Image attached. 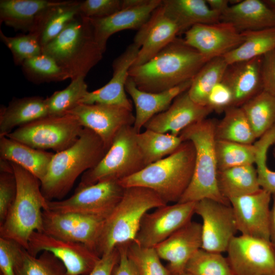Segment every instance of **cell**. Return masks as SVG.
Returning a JSON list of instances; mask_svg holds the SVG:
<instances>
[{
    "mask_svg": "<svg viewBox=\"0 0 275 275\" xmlns=\"http://www.w3.org/2000/svg\"><path fill=\"white\" fill-rule=\"evenodd\" d=\"M207 62L183 39L176 38L145 64L131 67L129 77L142 91L160 92L192 80Z\"/></svg>",
    "mask_w": 275,
    "mask_h": 275,
    "instance_id": "obj_1",
    "label": "cell"
},
{
    "mask_svg": "<svg viewBox=\"0 0 275 275\" xmlns=\"http://www.w3.org/2000/svg\"><path fill=\"white\" fill-rule=\"evenodd\" d=\"M107 151L101 138L84 128L72 145L54 154L46 174L40 181L44 198L47 201L62 200L78 177L96 166Z\"/></svg>",
    "mask_w": 275,
    "mask_h": 275,
    "instance_id": "obj_2",
    "label": "cell"
},
{
    "mask_svg": "<svg viewBox=\"0 0 275 275\" xmlns=\"http://www.w3.org/2000/svg\"><path fill=\"white\" fill-rule=\"evenodd\" d=\"M196 152L193 143L183 141L172 154L119 181L124 187L152 190L165 202H178L193 175Z\"/></svg>",
    "mask_w": 275,
    "mask_h": 275,
    "instance_id": "obj_3",
    "label": "cell"
},
{
    "mask_svg": "<svg viewBox=\"0 0 275 275\" xmlns=\"http://www.w3.org/2000/svg\"><path fill=\"white\" fill-rule=\"evenodd\" d=\"M11 163L16 181V195L0 226V237L28 250L31 235L43 232L42 213L48 209L47 200L41 191L40 180L19 166Z\"/></svg>",
    "mask_w": 275,
    "mask_h": 275,
    "instance_id": "obj_4",
    "label": "cell"
},
{
    "mask_svg": "<svg viewBox=\"0 0 275 275\" xmlns=\"http://www.w3.org/2000/svg\"><path fill=\"white\" fill-rule=\"evenodd\" d=\"M167 204L150 189L141 186L124 188L120 202L104 221L95 253L100 257L117 245L134 240L145 214Z\"/></svg>",
    "mask_w": 275,
    "mask_h": 275,
    "instance_id": "obj_5",
    "label": "cell"
},
{
    "mask_svg": "<svg viewBox=\"0 0 275 275\" xmlns=\"http://www.w3.org/2000/svg\"><path fill=\"white\" fill-rule=\"evenodd\" d=\"M216 123L214 120L206 118L186 128L179 134L183 141L193 143L196 156L191 180L178 202H196L209 199L230 205L222 195L218 185Z\"/></svg>",
    "mask_w": 275,
    "mask_h": 275,
    "instance_id": "obj_6",
    "label": "cell"
},
{
    "mask_svg": "<svg viewBox=\"0 0 275 275\" xmlns=\"http://www.w3.org/2000/svg\"><path fill=\"white\" fill-rule=\"evenodd\" d=\"M73 79L85 76L102 58L89 18L78 14L55 39L42 48Z\"/></svg>",
    "mask_w": 275,
    "mask_h": 275,
    "instance_id": "obj_7",
    "label": "cell"
},
{
    "mask_svg": "<svg viewBox=\"0 0 275 275\" xmlns=\"http://www.w3.org/2000/svg\"><path fill=\"white\" fill-rule=\"evenodd\" d=\"M137 133L133 126L122 127L98 164L82 175L78 186L107 180L119 181L146 167L137 142Z\"/></svg>",
    "mask_w": 275,
    "mask_h": 275,
    "instance_id": "obj_8",
    "label": "cell"
},
{
    "mask_svg": "<svg viewBox=\"0 0 275 275\" xmlns=\"http://www.w3.org/2000/svg\"><path fill=\"white\" fill-rule=\"evenodd\" d=\"M83 129L77 119L68 114L47 116L18 127L6 136L35 149L57 153L72 145Z\"/></svg>",
    "mask_w": 275,
    "mask_h": 275,
    "instance_id": "obj_9",
    "label": "cell"
},
{
    "mask_svg": "<svg viewBox=\"0 0 275 275\" xmlns=\"http://www.w3.org/2000/svg\"><path fill=\"white\" fill-rule=\"evenodd\" d=\"M124 190L119 181L112 180L77 186L74 194L66 199L47 201L48 209L105 220L120 202Z\"/></svg>",
    "mask_w": 275,
    "mask_h": 275,
    "instance_id": "obj_10",
    "label": "cell"
},
{
    "mask_svg": "<svg viewBox=\"0 0 275 275\" xmlns=\"http://www.w3.org/2000/svg\"><path fill=\"white\" fill-rule=\"evenodd\" d=\"M226 252L234 275H275V249L270 241L236 236Z\"/></svg>",
    "mask_w": 275,
    "mask_h": 275,
    "instance_id": "obj_11",
    "label": "cell"
},
{
    "mask_svg": "<svg viewBox=\"0 0 275 275\" xmlns=\"http://www.w3.org/2000/svg\"><path fill=\"white\" fill-rule=\"evenodd\" d=\"M195 213L202 219L201 249L213 252H226L238 232L231 205L204 199L196 202Z\"/></svg>",
    "mask_w": 275,
    "mask_h": 275,
    "instance_id": "obj_12",
    "label": "cell"
},
{
    "mask_svg": "<svg viewBox=\"0 0 275 275\" xmlns=\"http://www.w3.org/2000/svg\"><path fill=\"white\" fill-rule=\"evenodd\" d=\"M32 255L49 252L64 265L66 275H88L100 257L85 244L64 240L43 232H34L30 236L27 250Z\"/></svg>",
    "mask_w": 275,
    "mask_h": 275,
    "instance_id": "obj_13",
    "label": "cell"
},
{
    "mask_svg": "<svg viewBox=\"0 0 275 275\" xmlns=\"http://www.w3.org/2000/svg\"><path fill=\"white\" fill-rule=\"evenodd\" d=\"M196 202H177L158 207L144 216L134 240L139 244L154 248L191 221Z\"/></svg>",
    "mask_w": 275,
    "mask_h": 275,
    "instance_id": "obj_14",
    "label": "cell"
},
{
    "mask_svg": "<svg viewBox=\"0 0 275 275\" xmlns=\"http://www.w3.org/2000/svg\"><path fill=\"white\" fill-rule=\"evenodd\" d=\"M43 232L64 240L81 243L95 252L104 220L74 213L43 210Z\"/></svg>",
    "mask_w": 275,
    "mask_h": 275,
    "instance_id": "obj_15",
    "label": "cell"
},
{
    "mask_svg": "<svg viewBox=\"0 0 275 275\" xmlns=\"http://www.w3.org/2000/svg\"><path fill=\"white\" fill-rule=\"evenodd\" d=\"M68 114L75 116L84 128L96 133L107 151L118 131L125 126H133L135 121L132 110L115 104H79Z\"/></svg>",
    "mask_w": 275,
    "mask_h": 275,
    "instance_id": "obj_16",
    "label": "cell"
},
{
    "mask_svg": "<svg viewBox=\"0 0 275 275\" xmlns=\"http://www.w3.org/2000/svg\"><path fill=\"white\" fill-rule=\"evenodd\" d=\"M184 42L208 61L223 57L239 46L243 37L232 24L219 21L210 24H198L185 33Z\"/></svg>",
    "mask_w": 275,
    "mask_h": 275,
    "instance_id": "obj_17",
    "label": "cell"
},
{
    "mask_svg": "<svg viewBox=\"0 0 275 275\" xmlns=\"http://www.w3.org/2000/svg\"><path fill=\"white\" fill-rule=\"evenodd\" d=\"M271 199V194L261 188L229 200L238 232L241 235L270 241Z\"/></svg>",
    "mask_w": 275,
    "mask_h": 275,
    "instance_id": "obj_18",
    "label": "cell"
},
{
    "mask_svg": "<svg viewBox=\"0 0 275 275\" xmlns=\"http://www.w3.org/2000/svg\"><path fill=\"white\" fill-rule=\"evenodd\" d=\"M178 34L177 25L166 14L161 4L134 37L133 42L140 48L131 67L141 65L151 60L177 38Z\"/></svg>",
    "mask_w": 275,
    "mask_h": 275,
    "instance_id": "obj_19",
    "label": "cell"
},
{
    "mask_svg": "<svg viewBox=\"0 0 275 275\" xmlns=\"http://www.w3.org/2000/svg\"><path fill=\"white\" fill-rule=\"evenodd\" d=\"M202 225L190 221L155 248L172 275H182L189 260L202 248Z\"/></svg>",
    "mask_w": 275,
    "mask_h": 275,
    "instance_id": "obj_20",
    "label": "cell"
},
{
    "mask_svg": "<svg viewBox=\"0 0 275 275\" xmlns=\"http://www.w3.org/2000/svg\"><path fill=\"white\" fill-rule=\"evenodd\" d=\"M212 112L208 106L193 101L186 91L177 96L167 109L151 119L144 128L179 136L186 128L206 119Z\"/></svg>",
    "mask_w": 275,
    "mask_h": 275,
    "instance_id": "obj_21",
    "label": "cell"
},
{
    "mask_svg": "<svg viewBox=\"0 0 275 275\" xmlns=\"http://www.w3.org/2000/svg\"><path fill=\"white\" fill-rule=\"evenodd\" d=\"M140 48L133 42L130 44L113 62V73L111 80L102 87L93 91H88L80 104H115L132 111V103L125 93V85L129 77V70Z\"/></svg>",
    "mask_w": 275,
    "mask_h": 275,
    "instance_id": "obj_22",
    "label": "cell"
},
{
    "mask_svg": "<svg viewBox=\"0 0 275 275\" xmlns=\"http://www.w3.org/2000/svg\"><path fill=\"white\" fill-rule=\"evenodd\" d=\"M161 0H146L137 6L122 9L102 18H89L95 40L104 53L109 38L125 30H139L148 20Z\"/></svg>",
    "mask_w": 275,
    "mask_h": 275,
    "instance_id": "obj_23",
    "label": "cell"
},
{
    "mask_svg": "<svg viewBox=\"0 0 275 275\" xmlns=\"http://www.w3.org/2000/svg\"><path fill=\"white\" fill-rule=\"evenodd\" d=\"M192 80L160 92H148L140 90L129 77L125 91L130 95L135 106V121L133 127L139 133L141 129L154 116L166 111L174 99L187 91Z\"/></svg>",
    "mask_w": 275,
    "mask_h": 275,
    "instance_id": "obj_24",
    "label": "cell"
},
{
    "mask_svg": "<svg viewBox=\"0 0 275 275\" xmlns=\"http://www.w3.org/2000/svg\"><path fill=\"white\" fill-rule=\"evenodd\" d=\"M261 62L260 57L228 65L222 81L232 93L233 106H241L263 90Z\"/></svg>",
    "mask_w": 275,
    "mask_h": 275,
    "instance_id": "obj_25",
    "label": "cell"
},
{
    "mask_svg": "<svg viewBox=\"0 0 275 275\" xmlns=\"http://www.w3.org/2000/svg\"><path fill=\"white\" fill-rule=\"evenodd\" d=\"M220 21L231 23L240 32L260 30L275 27V12L263 1L244 0L230 5Z\"/></svg>",
    "mask_w": 275,
    "mask_h": 275,
    "instance_id": "obj_26",
    "label": "cell"
},
{
    "mask_svg": "<svg viewBox=\"0 0 275 275\" xmlns=\"http://www.w3.org/2000/svg\"><path fill=\"white\" fill-rule=\"evenodd\" d=\"M59 2L48 0H1V22L16 30L32 33L45 11L57 4Z\"/></svg>",
    "mask_w": 275,
    "mask_h": 275,
    "instance_id": "obj_27",
    "label": "cell"
},
{
    "mask_svg": "<svg viewBox=\"0 0 275 275\" xmlns=\"http://www.w3.org/2000/svg\"><path fill=\"white\" fill-rule=\"evenodd\" d=\"M54 155L37 149L7 136H0V158L22 167L41 181Z\"/></svg>",
    "mask_w": 275,
    "mask_h": 275,
    "instance_id": "obj_28",
    "label": "cell"
},
{
    "mask_svg": "<svg viewBox=\"0 0 275 275\" xmlns=\"http://www.w3.org/2000/svg\"><path fill=\"white\" fill-rule=\"evenodd\" d=\"M48 116L46 99L39 96L14 98L0 111V136Z\"/></svg>",
    "mask_w": 275,
    "mask_h": 275,
    "instance_id": "obj_29",
    "label": "cell"
},
{
    "mask_svg": "<svg viewBox=\"0 0 275 275\" xmlns=\"http://www.w3.org/2000/svg\"><path fill=\"white\" fill-rule=\"evenodd\" d=\"M166 14L177 25L179 34L198 24L220 21L221 14L211 10L205 0H163Z\"/></svg>",
    "mask_w": 275,
    "mask_h": 275,
    "instance_id": "obj_30",
    "label": "cell"
},
{
    "mask_svg": "<svg viewBox=\"0 0 275 275\" xmlns=\"http://www.w3.org/2000/svg\"><path fill=\"white\" fill-rule=\"evenodd\" d=\"M81 1H63L48 8L39 19L34 34L43 48L80 14Z\"/></svg>",
    "mask_w": 275,
    "mask_h": 275,
    "instance_id": "obj_31",
    "label": "cell"
},
{
    "mask_svg": "<svg viewBox=\"0 0 275 275\" xmlns=\"http://www.w3.org/2000/svg\"><path fill=\"white\" fill-rule=\"evenodd\" d=\"M255 164L234 167L218 172V185L222 195L230 199L259 190L260 186Z\"/></svg>",
    "mask_w": 275,
    "mask_h": 275,
    "instance_id": "obj_32",
    "label": "cell"
},
{
    "mask_svg": "<svg viewBox=\"0 0 275 275\" xmlns=\"http://www.w3.org/2000/svg\"><path fill=\"white\" fill-rule=\"evenodd\" d=\"M241 33L242 43L223 56L228 65L262 57L275 48V27Z\"/></svg>",
    "mask_w": 275,
    "mask_h": 275,
    "instance_id": "obj_33",
    "label": "cell"
},
{
    "mask_svg": "<svg viewBox=\"0 0 275 275\" xmlns=\"http://www.w3.org/2000/svg\"><path fill=\"white\" fill-rule=\"evenodd\" d=\"M215 135L216 140L245 144H253L257 140L243 109L235 106L226 109L223 118L216 122Z\"/></svg>",
    "mask_w": 275,
    "mask_h": 275,
    "instance_id": "obj_34",
    "label": "cell"
},
{
    "mask_svg": "<svg viewBox=\"0 0 275 275\" xmlns=\"http://www.w3.org/2000/svg\"><path fill=\"white\" fill-rule=\"evenodd\" d=\"M228 65L223 57L207 61L192 79L187 90L190 99L199 105L207 106L210 93L222 80Z\"/></svg>",
    "mask_w": 275,
    "mask_h": 275,
    "instance_id": "obj_35",
    "label": "cell"
},
{
    "mask_svg": "<svg viewBox=\"0 0 275 275\" xmlns=\"http://www.w3.org/2000/svg\"><path fill=\"white\" fill-rule=\"evenodd\" d=\"M240 107L257 139L275 125V96L263 90Z\"/></svg>",
    "mask_w": 275,
    "mask_h": 275,
    "instance_id": "obj_36",
    "label": "cell"
},
{
    "mask_svg": "<svg viewBox=\"0 0 275 275\" xmlns=\"http://www.w3.org/2000/svg\"><path fill=\"white\" fill-rule=\"evenodd\" d=\"M136 140L146 166L170 155L183 142L179 135L150 129L138 133Z\"/></svg>",
    "mask_w": 275,
    "mask_h": 275,
    "instance_id": "obj_37",
    "label": "cell"
},
{
    "mask_svg": "<svg viewBox=\"0 0 275 275\" xmlns=\"http://www.w3.org/2000/svg\"><path fill=\"white\" fill-rule=\"evenodd\" d=\"M16 275H66L63 263L51 253L44 251L39 257L22 248L17 261Z\"/></svg>",
    "mask_w": 275,
    "mask_h": 275,
    "instance_id": "obj_38",
    "label": "cell"
},
{
    "mask_svg": "<svg viewBox=\"0 0 275 275\" xmlns=\"http://www.w3.org/2000/svg\"><path fill=\"white\" fill-rule=\"evenodd\" d=\"M215 149L218 171L255 164L256 149L254 144L216 139Z\"/></svg>",
    "mask_w": 275,
    "mask_h": 275,
    "instance_id": "obj_39",
    "label": "cell"
},
{
    "mask_svg": "<svg viewBox=\"0 0 275 275\" xmlns=\"http://www.w3.org/2000/svg\"><path fill=\"white\" fill-rule=\"evenodd\" d=\"M88 92L85 77L79 76L71 80L64 89L54 92L46 98L48 116H63L80 104Z\"/></svg>",
    "mask_w": 275,
    "mask_h": 275,
    "instance_id": "obj_40",
    "label": "cell"
},
{
    "mask_svg": "<svg viewBox=\"0 0 275 275\" xmlns=\"http://www.w3.org/2000/svg\"><path fill=\"white\" fill-rule=\"evenodd\" d=\"M21 66L28 79L36 84L60 81L70 78L69 75L52 58L43 53L25 60Z\"/></svg>",
    "mask_w": 275,
    "mask_h": 275,
    "instance_id": "obj_41",
    "label": "cell"
},
{
    "mask_svg": "<svg viewBox=\"0 0 275 275\" xmlns=\"http://www.w3.org/2000/svg\"><path fill=\"white\" fill-rule=\"evenodd\" d=\"M126 253L136 275H172L161 263L155 248L143 246L133 240L128 243Z\"/></svg>",
    "mask_w": 275,
    "mask_h": 275,
    "instance_id": "obj_42",
    "label": "cell"
},
{
    "mask_svg": "<svg viewBox=\"0 0 275 275\" xmlns=\"http://www.w3.org/2000/svg\"><path fill=\"white\" fill-rule=\"evenodd\" d=\"M185 272L191 275H234L227 257L202 249L189 260Z\"/></svg>",
    "mask_w": 275,
    "mask_h": 275,
    "instance_id": "obj_43",
    "label": "cell"
},
{
    "mask_svg": "<svg viewBox=\"0 0 275 275\" xmlns=\"http://www.w3.org/2000/svg\"><path fill=\"white\" fill-rule=\"evenodd\" d=\"M256 147L255 165L261 188L271 195L275 193V171L267 165V154L270 147L275 144V125L258 139Z\"/></svg>",
    "mask_w": 275,
    "mask_h": 275,
    "instance_id": "obj_44",
    "label": "cell"
},
{
    "mask_svg": "<svg viewBox=\"0 0 275 275\" xmlns=\"http://www.w3.org/2000/svg\"><path fill=\"white\" fill-rule=\"evenodd\" d=\"M0 38L11 51L16 65H21L25 60L42 53V48L34 34L8 37L0 30Z\"/></svg>",
    "mask_w": 275,
    "mask_h": 275,
    "instance_id": "obj_45",
    "label": "cell"
},
{
    "mask_svg": "<svg viewBox=\"0 0 275 275\" xmlns=\"http://www.w3.org/2000/svg\"><path fill=\"white\" fill-rule=\"evenodd\" d=\"M122 0H86L81 1L80 14L88 18L108 17L121 10Z\"/></svg>",
    "mask_w": 275,
    "mask_h": 275,
    "instance_id": "obj_46",
    "label": "cell"
},
{
    "mask_svg": "<svg viewBox=\"0 0 275 275\" xmlns=\"http://www.w3.org/2000/svg\"><path fill=\"white\" fill-rule=\"evenodd\" d=\"M17 191L14 173H0V226L4 223Z\"/></svg>",
    "mask_w": 275,
    "mask_h": 275,
    "instance_id": "obj_47",
    "label": "cell"
},
{
    "mask_svg": "<svg viewBox=\"0 0 275 275\" xmlns=\"http://www.w3.org/2000/svg\"><path fill=\"white\" fill-rule=\"evenodd\" d=\"M22 248L12 240L0 237L1 275H16L15 267Z\"/></svg>",
    "mask_w": 275,
    "mask_h": 275,
    "instance_id": "obj_48",
    "label": "cell"
},
{
    "mask_svg": "<svg viewBox=\"0 0 275 275\" xmlns=\"http://www.w3.org/2000/svg\"><path fill=\"white\" fill-rule=\"evenodd\" d=\"M207 106L212 111L224 112L228 108L233 106V96L229 87L222 80L218 83L210 93Z\"/></svg>",
    "mask_w": 275,
    "mask_h": 275,
    "instance_id": "obj_49",
    "label": "cell"
},
{
    "mask_svg": "<svg viewBox=\"0 0 275 275\" xmlns=\"http://www.w3.org/2000/svg\"><path fill=\"white\" fill-rule=\"evenodd\" d=\"M261 74L263 90L275 96V48L262 57Z\"/></svg>",
    "mask_w": 275,
    "mask_h": 275,
    "instance_id": "obj_50",
    "label": "cell"
},
{
    "mask_svg": "<svg viewBox=\"0 0 275 275\" xmlns=\"http://www.w3.org/2000/svg\"><path fill=\"white\" fill-rule=\"evenodd\" d=\"M119 259V252L116 247L100 257L92 271L88 275H112Z\"/></svg>",
    "mask_w": 275,
    "mask_h": 275,
    "instance_id": "obj_51",
    "label": "cell"
},
{
    "mask_svg": "<svg viewBox=\"0 0 275 275\" xmlns=\"http://www.w3.org/2000/svg\"><path fill=\"white\" fill-rule=\"evenodd\" d=\"M128 243L117 246L119 252V259L114 267L112 275H136L134 268L127 256Z\"/></svg>",
    "mask_w": 275,
    "mask_h": 275,
    "instance_id": "obj_52",
    "label": "cell"
},
{
    "mask_svg": "<svg viewBox=\"0 0 275 275\" xmlns=\"http://www.w3.org/2000/svg\"><path fill=\"white\" fill-rule=\"evenodd\" d=\"M272 204L270 207L269 216L270 241L275 249V193L271 195Z\"/></svg>",
    "mask_w": 275,
    "mask_h": 275,
    "instance_id": "obj_53",
    "label": "cell"
},
{
    "mask_svg": "<svg viewBox=\"0 0 275 275\" xmlns=\"http://www.w3.org/2000/svg\"><path fill=\"white\" fill-rule=\"evenodd\" d=\"M206 2L211 10L218 13L221 15L230 6L229 1L227 0H206Z\"/></svg>",
    "mask_w": 275,
    "mask_h": 275,
    "instance_id": "obj_54",
    "label": "cell"
},
{
    "mask_svg": "<svg viewBox=\"0 0 275 275\" xmlns=\"http://www.w3.org/2000/svg\"><path fill=\"white\" fill-rule=\"evenodd\" d=\"M263 1L270 9L275 12V0H264Z\"/></svg>",
    "mask_w": 275,
    "mask_h": 275,
    "instance_id": "obj_55",
    "label": "cell"
},
{
    "mask_svg": "<svg viewBox=\"0 0 275 275\" xmlns=\"http://www.w3.org/2000/svg\"><path fill=\"white\" fill-rule=\"evenodd\" d=\"M182 275H191L189 273H188L187 272H185L184 273H183Z\"/></svg>",
    "mask_w": 275,
    "mask_h": 275,
    "instance_id": "obj_56",
    "label": "cell"
},
{
    "mask_svg": "<svg viewBox=\"0 0 275 275\" xmlns=\"http://www.w3.org/2000/svg\"><path fill=\"white\" fill-rule=\"evenodd\" d=\"M273 154H274V157H275V148H274V149Z\"/></svg>",
    "mask_w": 275,
    "mask_h": 275,
    "instance_id": "obj_57",
    "label": "cell"
}]
</instances>
